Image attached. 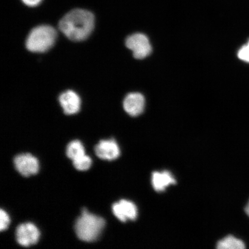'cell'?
<instances>
[{
  "mask_svg": "<svg viewBox=\"0 0 249 249\" xmlns=\"http://www.w3.org/2000/svg\"><path fill=\"white\" fill-rule=\"evenodd\" d=\"M94 25V16L91 12L75 9L61 18L59 29L68 39L79 42L88 38L92 32Z\"/></svg>",
  "mask_w": 249,
  "mask_h": 249,
  "instance_id": "obj_1",
  "label": "cell"
},
{
  "mask_svg": "<svg viewBox=\"0 0 249 249\" xmlns=\"http://www.w3.org/2000/svg\"><path fill=\"white\" fill-rule=\"evenodd\" d=\"M105 225V220L103 218L83 209L82 215L76 221L74 230L81 241L92 242L100 237Z\"/></svg>",
  "mask_w": 249,
  "mask_h": 249,
  "instance_id": "obj_2",
  "label": "cell"
},
{
  "mask_svg": "<svg viewBox=\"0 0 249 249\" xmlns=\"http://www.w3.org/2000/svg\"><path fill=\"white\" fill-rule=\"evenodd\" d=\"M57 38V32L53 27L42 25L34 28L28 36L26 46L34 53H43L52 48Z\"/></svg>",
  "mask_w": 249,
  "mask_h": 249,
  "instance_id": "obj_3",
  "label": "cell"
},
{
  "mask_svg": "<svg viewBox=\"0 0 249 249\" xmlns=\"http://www.w3.org/2000/svg\"><path fill=\"white\" fill-rule=\"evenodd\" d=\"M126 46L131 50L134 57L137 59L147 57L152 52V47L148 38L142 34H135L127 37Z\"/></svg>",
  "mask_w": 249,
  "mask_h": 249,
  "instance_id": "obj_4",
  "label": "cell"
},
{
  "mask_svg": "<svg viewBox=\"0 0 249 249\" xmlns=\"http://www.w3.org/2000/svg\"><path fill=\"white\" fill-rule=\"evenodd\" d=\"M40 232L33 223L22 224L18 227L16 238L18 244L24 247H29L38 242Z\"/></svg>",
  "mask_w": 249,
  "mask_h": 249,
  "instance_id": "obj_5",
  "label": "cell"
},
{
  "mask_svg": "<svg viewBox=\"0 0 249 249\" xmlns=\"http://www.w3.org/2000/svg\"><path fill=\"white\" fill-rule=\"evenodd\" d=\"M14 164L16 169L24 177L35 175L39 169L38 160L30 154L17 156L14 159Z\"/></svg>",
  "mask_w": 249,
  "mask_h": 249,
  "instance_id": "obj_6",
  "label": "cell"
},
{
  "mask_svg": "<svg viewBox=\"0 0 249 249\" xmlns=\"http://www.w3.org/2000/svg\"><path fill=\"white\" fill-rule=\"evenodd\" d=\"M112 208L114 215L121 222H126L128 219L135 220L138 217V208L131 201L121 200L114 203Z\"/></svg>",
  "mask_w": 249,
  "mask_h": 249,
  "instance_id": "obj_7",
  "label": "cell"
},
{
  "mask_svg": "<svg viewBox=\"0 0 249 249\" xmlns=\"http://www.w3.org/2000/svg\"><path fill=\"white\" fill-rule=\"evenodd\" d=\"M96 155L103 160H113L119 157L120 148L113 139L102 140L95 147Z\"/></svg>",
  "mask_w": 249,
  "mask_h": 249,
  "instance_id": "obj_8",
  "label": "cell"
},
{
  "mask_svg": "<svg viewBox=\"0 0 249 249\" xmlns=\"http://www.w3.org/2000/svg\"><path fill=\"white\" fill-rule=\"evenodd\" d=\"M123 106L124 111L130 116H138L144 111V96L140 93H130L124 98Z\"/></svg>",
  "mask_w": 249,
  "mask_h": 249,
  "instance_id": "obj_9",
  "label": "cell"
},
{
  "mask_svg": "<svg viewBox=\"0 0 249 249\" xmlns=\"http://www.w3.org/2000/svg\"><path fill=\"white\" fill-rule=\"evenodd\" d=\"M59 101L66 114H74L80 110V98L75 92L68 90L62 93L59 97Z\"/></svg>",
  "mask_w": 249,
  "mask_h": 249,
  "instance_id": "obj_10",
  "label": "cell"
},
{
  "mask_svg": "<svg viewBox=\"0 0 249 249\" xmlns=\"http://www.w3.org/2000/svg\"><path fill=\"white\" fill-rule=\"evenodd\" d=\"M152 183L156 191L163 192L167 187L175 184L176 180L169 171H156L152 174Z\"/></svg>",
  "mask_w": 249,
  "mask_h": 249,
  "instance_id": "obj_11",
  "label": "cell"
},
{
  "mask_svg": "<svg viewBox=\"0 0 249 249\" xmlns=\"http://www.w3.org/2000/svg\"><path fill=\"white\" fill-rule=\"evenodd\" d=\"M218 249H244V242L232 235H229L217 243Z\"/></svg>",
  "mask_w": 249,
  "mask_h": 249,
  "instance_id": "obj_12",
  "label": "cell"
},
{
  "mask_svg": "<svg viewBox=\"0 0 249 249\" xmlns=\"http://www.w3.org/2000/svg\"><path fill=\"white\" fill-rule=\"evenodd\" d=\"M84 155H85V148L79 140H74L68 144L67 148V155L71 160H75L76 159Z\"/></svg>",
  "mask_w": 249,
  "mask_h": 249,
  "instance_id": "obj_13",
  "label": "cell"
},
{
  "mask_svg": "<svg viewBox=\"0 0 249 249\" xmlns=\"http://www.w3.org/2000/svg\"><path fill=\"white\" fill-rule=\"evenodd\" d=\"M73 166L79 171H86L91 166L92 160L88 156L84 155L73 160Z\"/></svg>",
  "mask_w": 249,
  "mask_h": 249,
  "instance_id": "obj_14",
  "label": "cell"
},
{
  "mask_svg": "<svg viewBox=\"0 0 249 249\" xmlns=\"http://www.w3.org/2000/svg\"><path fill=\"white\" fill-rule=\"evenodd\" d=\"M0 230L1 231H4L7 229L10 223V219L7 213L2 210L0 211Z\"/></svg>",
  "mask_w": 249,
  "mask_h": 249,
  "instance_id": "obj_15",
  "label": "cell"
},
{
  "mask_svg": "<svg viewBox=\"0 0 249 249\" xmlns=\"http://www.w3.org/2000/svg\"><path fill=\"white\" fill-rule=\"evenodd\" d=\"M238 57L240 60L249 63V40L247 45L243 46L239 49Z\"/></svg>",
  "mask_w": 249,
  "mask_h": 249,
  "instance_id": "obj_16",
  "label": "cell"
},
{
  "mask_svg": "<svg viewBox=\"0 0 249 249\" xmlns=\"http://www.w3.org/2000/svg\"><path fill=\"white\" fill-rule=\"evenodd\" d=\"M24 4L33 7L38 5L42 0H21Z\"/></svg>",
  "mask_w": 249,
  "mask_h": 249,
  "instance_id": "obj_17",
  "label": "cell"
},
{
  "mask_svg": "<svg viewBox=\"0 0 249 249\" xmlns=\"http://www.w3.org/2000/svg\"><path fill=\"white\" fill-rule=\"evenodd\" d=\"M245 211L246 213H247L248 216L249 217V201L248 204L247 205V206L245 207Z\"/></svg>",
  "mask_w": 249,
  "mask_h": 249,
  "instance_id": "obj_18",
  "label": "cell"
}]
</instances>
